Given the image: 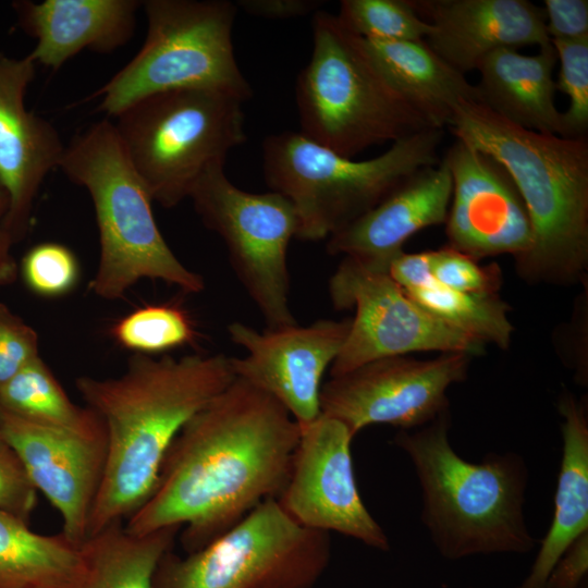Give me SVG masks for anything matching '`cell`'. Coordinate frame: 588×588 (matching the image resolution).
Listing matches in <instances>:
<instances>
[{"label": "cell", "instance_id": "obj_29", "mask_svg": "<svg viewBox=\"0 0 588 588\" xmlns=\"http://www.w3.org/2000/svg\"><path fill=\"white\" fill-rule=\"evenodd\" d=\"M111 335L124 348L145 355L183 346L197 338L187 314L171 304L133 310L113 324Z\"/></svg>", "mask_w": 588, "mask_h": 588}, {"label": "cell", "instance_id": "obj_32", "mask_svg": "<svg viewBox=\"0 0 588 588\" xmlns=\"http://www.w3.org/2000/svg\"><path fill=\"white\" fill-rule=\"evenodd\" d=\"M26 287L42 297H58L71 292L79 278V265L66 246L46 242L29 248L19 267Z\"/></svg>", "mask_w": 588, "mask_h": 588}, {"label": "cell", "instance_id": "obj_9", "mask_svg": "<svg viewBox=\"0 0 588 588\" xmlns=\"http://www.w3.org/2000/svg\"><path fill=\"white\" fill-rule=\"evenodd\" d=\"M147 36L134 58L90 98L117 117L134 102L166 90L210 88L246 101L252 87L235 59L237 12L226 0H147Z\"/></svg>", "mask_w": 588, "mask_h": 588}, {"label": "cell", "instance_id": "obj_25", "mask_svg": "<svg viewBox=\"0 0 588 588\" xmlns=\"http://www.w3.org/2000/svg\"><path fill=\"white\" fill-rule=\"evenodd\" d=\"M84 576L81 546L0 511V588H81Z\"/></svg>", "mask_w": 588, "mask_h": 588}, {"label": "cell", "instance_id": "obj_24", "mask_svg": "<svg viewBox=\"0 0 588 588\" xmlns=\"http://www.w3.org/2000/svg\"><path fill=\"white\" fill-rule=\"evenodd\" d=\"M363 42L389 83L433 127H449L460 105L478 101L475 85L443 61L426 40Z\"/></svg>", "mask_w": 588, "mask_h": 588}, {"label": "cell", "instance_id": "obj_12", "mask_svg": "<svg viewBox=\"0 0 588 588\" xmlns=\"http://www.w3.org/2000/svg\"><path fill=\"white\" fill-rule=\"evenodd\" d=\"M329 295L335 309H355L344 344L330 367L331 377L383 357L416 352L473 357L486 351V344L414 302L385 268L343 257L329 280Z\"/></svg>", "mask_w": 588, "mask_h": 588}, {"label": "cell", "instance_id": "obj_33", "mask_svg": "<svg viewBox=\"0 0 588 588\" xmlns=\"http://www.w3.org/2000/svg\"><path fill=\"white\" fill-rule=\"evenodd\" d=\"M432 274L439 284L463 293H498L502 285L498 264L479 265L448 245L433 250Z\"/></svg>", "mask_w": 588, "mask_h": 588}, {"label": "cell", "instance_id": "obj_19", "mask_svg": "<svg viewBox=\"0 0 588 588\" xmlns=\"http://www.w3.org/2000/svg\"><path fill=\"white\" fill-rule=\"evenodd\" d=\"M430 25L428 46L454 70H477L489 53L551 44L543 9L527 0H412Z\"/></svg>", "mask_w": 588, "mask_h": 588}, {"label": "cell", "instance_id": "obj_38", "mask_svg": "<svg viewBox=\"0 0 588 588\" xmlns=\"http://www.w3.org/2000/svg\"><path fill=\"white\" fill-rule=\"evenodd\" d=\"M433 250L401 252L388 265V273L404 291L422 287L432 281Z\"/></svg>", "mask_w": 588, "mask_h": 588}, {"label": "cell", "instance_id": "obj_34", "mask_svg": "<svg viewBox=\"0 0 588 588\" xmlns=\"http://www.w3.org/2000/svg\"><path fill=\"white\" fill-rule=\"evenodd\" d=\"M39 356L37 332L0 303V387Z\"/></svg>", "mask_w": 588, "mask_h": 588}, {"label": "cell", "instance_id": "obj_18", "mask_svg": "<svg viewBox=\"0 0 588 588\" xmlns=\"http://www.w3.org/2000/svg\"><path fill=\"white\" fill-rule=\"evenodd\" d=\"M35 74L28 56L0 51V187L9 198L4 224L14 243L27 234L39 188L65 149L57 128L25 106Z\"/></svg>", "mask_w": 588, "mask_h": 588}, {"label": "cell", "instance_id": "obj_39", "mask_svg": "<svg viewBox=\"0 0 588 588\" xmlns=\"http://www.w3.org/2000/svg\"><path fill=\"white\" fill-rule=\"evenodd\" d=\"M322 3L319 0H240L236 7L250 15L284 20L315 14Z\"/></svg>", "mask_w": 588, "mask_h": 588}, {"label": "cell", "instance_id": "obj_35", "mask_svg": "<svg viewBox=\"0 0 588 588\" xmlns=\"http://www.w3.org/2000/svg\"><path fill=\"white\" fill-rule=\"evenodd\" d=\"M37 490L12 446L0 434V511L28 522Z\"/></svg>", "mask_w": 588, "mask_h": 588}, {"label": "cell", "instance_id": "obj_2", "mask_svg": "<svg viewBox=\"0 0 588 588\" xmlns=\"http://www.w3.org/2000/svg\"><path fill=\"white\" fill-rule=\"evenodd\" d=\"M231 357L135 353L114 378L81 376L75 387L102 421L107 455L87 538L123 523L150 495L183 426L234 380Z\"/></svg>", "mask_w": 588, "mask_h": 588}, {"label": "cell", "instance_id": "obj_8", "mask_svg": "<svg viewBox=\"0 0 588 588\" xmlns=\"http://www.w3.org/2000/svg\"><path fill=\"white\" fill-rule=\"evenodd\" d=\"M241 98L218 89L180 88L147 96L114 124L151 198L172 208L198 179L246 140Z\"/></svg>", "mask_w": 588, "mask_h": 588}, {"label": "cell", "instance_id": "obj_16", "mask_svg": "<svg viewBox=\"0 0 588 588\" xmlns=\"http://www.w3.org/2000/svg\"><path fill=\"white\" fill-rule=\"evenodd\" d=\"M443 160L452 176L445 220L448 246L479 261L530 249L532 232L524 201L506 169L491 156L456 139Z\"/></svg>", "mask_w": 588, "mask_h": 588}, {"label": "cell", "instance_id": "obj_11", "mask_svg": "<svg viewBox=\"0 0 588 588\" xmlns=\"http://www.w3.org/2000/svg\"><path fill=\"white\" fill-rule=\"evenodd\" d=\"M189 198L204 224L224 242L232 268L268 329L297 324L290 307L287 247L298 219L277 192L248 193L230 182L224 163L211 166Z\"/></svg>", "mask_w": 588, "mask_h": 588}, {"label": "cell", "instance_id": "obj_26", "mask_svg": "<svg viewBox=\"0 0 588 588\" xmlns=\"http://www.w3.org/2000/svg\"><path fill=\"white\" fill-rule=\"evenodd\" d=\"M179 529L133 535L118 523L88 537L81 546L85 561L81 588H152L156 568L172 550Z\"/></svg>", "mask_w": 588, "mask_h": 588}, {"label": "cell", "instance_id": "obj_10", "mask_svg": "<svg viewBox=\"0 0 588 588\" xmlns=\"http://www.w3.org/2000/svg\"><path fill=\"white\" fill-rule=\"evenodd\" d=\"M330 559L329 532L302 526L268 499L204 548L168 551L152 588H314Z\"/></svg>", "mask_w": 588, "mask_h": 588}, {"label": "cell", "instance_id": "obj_30", "mask_svg": "<svg viewBox=\"0 0 588 588\" xmlns=\"http://www.w3.org/2000/svg\"><path fill=\"white\" fill-rule=\"evenodd\" d=\"M336 16L352 33L370 41H420L430 33L412 0H342Z\"/></svg>", "mask_w": 588, "mask_h": 588}, {"label": "cell", "instance_id": "obj_37", "mask_svg": "<svg viewBox=\"0 0 588 588\" xmlns=\"http://www.w3.org/2000/svg\"><path fill=\"white\" fill-rule=\"evenodd\" d=\"M588 571V532L577 538L552 568L546 588H580Z\"/></svg>", "mask_w": 588, "mask_h": 588}, {"label": "cell", "instance_id": "obj_14", "mask_svg": "<svg viewBox=\"0 0 588 588\" xmlns=\"http://www.w3.org/2000/svg\"><path fill=\"white\" fill-rule=\"evenodd\" d=\"M353 439L341 421L322 414L301 429L290 476L277 500L304 527L335 531L387 551L388 536L358 491Z\"/></svg>", "mask_w": 588, "mask_h": 588}, {"label": "cell", "instance_id": "obj_13", "mask_svg": "<svg viewBox=\"0 0 588 588\" xmlns=\"http://www.w3.org/2000/svg\"><path fill=\"white\" fill-rule=\"evenodd\" d=\"M470 359L441 353L430 359L401 355L368 362L322 384L320 413L341 421L353 438L377 424L419 428L449 412L446 391L466 379Z\"/></svg>", "mask_w": 588, "mask_h": 588}, {"label": "cell", "instance_id": "obj_6", "mask_svg": "<svg viewBox=\"0 0 588 588\" xmlns=\"http://www.w3.org/2000/svg\"><path fill=\"white\" fill-rule=\"evenodd\" d=\"M313 53L296 82L301 133L353 158L360 151L436 128L384 77L363 39L336 14L317 11Z\"/></svg>", "mask_w": 588, "mask_h": 588}, {"label": "cell", "instance_id": "obj_31", "mask_svg": "<svg viewBox=\"0 0 588 588\" xmlns=\"http://www.w3.org/2000/svg\"><path fill=\"white\" fill-rule=\"evenodd\" d=\"M560 63L555 89L566 95L569 106L562 112L564 136L586 137L588 130V38L551 40Z\"/></svg>", "mask_w": 588, "mask_h": 588}, {"label": "cell", "instance_id": "obj_5", "mask_svg": "<svg viewBox=\"0 0 588 588\" xmlns=\"http://www.w3.org/2000/svg\"><path fill=\"white\" fill-rule=\"evenodd\" d=\"M59 168L86 188L94 205L100 249L89 283L95 295L119 299L142 279L161 280L191 294L205 289L203 277L185 267L161 235L154 200L112 122L103 119L76 134Z\"/></svg>", "mask_w": 588, "mask_h": 588}, {"label": "cell", "instance_id": "obj_36", "mask_svg": "<svg viewBox=\"0 0 588 588\" xmlns=\"http://www.w3.org/2000/svg\"><path fill=\"white\" fill-rule=\"evenodd\" d=\"M542 9L550 40L588 38L587 0H544Z\"/></svg>", "mask_w": 588, "mask_h": 588}, {"label": "cell", "instance_id": "obj_40", "mask_svg": "<svg viewBox=\"0 0 588 588\" xmlns=\"http://www.w3.org/2000/svg\"><path fill=\"white\" fill-rule=\"evenodd\" d=\"M8 210V195L0 187V287L13 284L19 275V266L12 255L14 242L4 224Z\"/></svg>", "mask_w": 588, "mask_h": 588}, {"label": "cell", "instance_id": "obj_15", "mask_svg": "<svg viewBox=\"0 0 588 588\" xmlns=\"http://www.w3.org/2000/svg\"><path fill=\"white\" fill-rule=\"evenodd\" d=\"M351 321L320 319L306 327L262 332L232 322L229 336L246 351L244 357H231L234 373L275 399L303 429L321 414L322 378L339 355Z\"/></svg>", "mask_w": 588, "mask_h": 588}, {"label": "cell", "instance_id": "obj_41", "mask_svg": "<svg viewBox=\"0 0 588 588\" xmlns=\"http://www.w3.org/2000/svg\"><path fill=\"white\" fill-rule=\"evenodd\" d=\"M584 586V585H583ZM583 586L580 588H583Z\"/></svg>", "mask_w": 588, "mask_h": 588}, {"label": "cell", "instance_id": "obj_28", "mask_svg": "<svg viewBox=\"0 0 588 588\" xmlns=\"http://www.w3.org/2000/svg\"><path fill=\"white\" fill-rule=\"evenodd\" d=\"M428 313L451 327L502 350L510 346L514 326L511 307L498 293H463L434 279L422 287L404 291Z\"/></svg>", "mask_w": 588, "mask_h": 588}, {"label": "cell", "instance_id": "obj_1", "mask_svg": "<svg viewBox=\"0 0 588 588\" xmlns=\"http://www.w3.org/2000/svg\"><path fill=\"white\" fill-rule=\"evenodd\" d=\"M299 438L283 405L236 378L176 434L150 495L125 529L146 535L184 526V551L204 548L280 495Z\"/></svg>", "mask_w": 588, "mask_h": 588}, {"label": "cell", "instance_id": "obj_3", "mask_svg": "<svg viewBox=\"0 0 588 588\" xmlns=\"http://www.w3.org/2000/svg\"><path fill=\"white\" fill-rule=\"evenodd\" d=\"M463 140L500 162L526 207L529 252L515 261L531 283L573 285L588 271V140L529 131L479 101L457 107L449 125Z\"/></svg>", "mask_w": 588, "mask_h": 588}, {"label": "cell", "instance_id": "obj_4", "mask_svg": "<svg viewBox=\"0 0 588 588\" xmlns=\"http://www.w3.org/2000/svg\"><path fill=\"white\" fill-rule=\"evenodd\" d=\"M450 413L411 430L394 444L412 461L421 489V520L449 560L476 554L526 553L537 540L524 513L528 469L514 452L480 463L461 457L449 441Z\"/></svg>", "mask_w": 588, "mask_h": 588}, {"label": "cell", "instance_id": "obj_20", "mask_svg": "<svg viewBox=\"0 0 588 588\" xmlns=\"http://www.w3.org/2000/svg\"><path fill=\"white\" fill-rule=\"evenodd\" d=\"M452 176L442 159L400 184L370 211L327 238L330 255H343L388 269L417 232L445 223Z\"/></svg>", "mask_w": 588, "mask_h": 588}, {"label": "cell", "instance_id": "obj_17", "mask_svg": "<svg viewBox=\"0 0 588 588\" xmlns=\"http://www.w3.org/2000/svg\"><path fill=\"white\" fill-rule=\"evenodd\" d=\"M0 434L16 452L36 490L59 512L61 534L82 546L103 476L106 437L42 426L1 409Z\"/></svg>", "mask_w": 588, "mask_h": 588}, {"label": "cell", "instance_id": "obj_23", "mask_svg": "<svg viewBox=\"0 0 588 588\" xmlns=\"http://www.w3.org/2000/svg\"><path fill=\"white\" fill-rule=\"evenodd\" d=\"M558 409L563 418L562 460L550 528L527 577L517 588H546L555 563L568 547L588 532V414L584 400L564 392Z\"/></svg>", "mask_w": 588, "mask_h": 588}, {"label": "cell", "instance_id": "obj_22", "mask_svg": "<svg viewBox=\"0 0 588 588\" xmlns=\"http://www.w3.org/2000/svg\"><path fill=\"white\" fill-rule=\"evenodd\" d=\"M556 61L552 44L536 54H523L513 48L489 53L477 68L478 101L512 124L564 136L562 112L554 103Z\"/></svg>", "mask_w": 588, "mask_h": 588}, {"label": "cell", "instance_id": "obj_7", "mask_svg": "<svg viewBox=\"0 0 588 588\" xmlns=\"http://www.w3.org/2000/svg\"><path fill=\"white\" fill-rule=\"evenodd\" d=\"M444 130L426 128L392 143L367 160L343 157L301 132L268 136L264 173L271 191L286 197L297 215L296 237H330L381 203L417 171L440 162Z\"/></svg>", "mask_w": 588, "mask_h": 588}, {"label": "cell", "instance_id": "obj_27", "mask_svg": "<svg viewBox=\"0 0 588 588\" xmlns=\"http://www.w3.org/2000/svg\"><path fill=\"white\" fill-rule=\"evenodd\" d=\"M0 409L42 426L106 437L100 418L71 401L40 356L0 387Z\"/></svg>", "mask_w": 588, "mask_h": 588}, {"label": "cell", "instance_id": "obj_21", "mask_svg": "<svg viewBox=\"0 0 588 588\" xmlns=\"http://www.w3.org/2000/svg\"><path fill=\"white\" fill-rule=\"evenodd\" d=\"M136 0H20L12 3L17 24L36 40L27 54L52 70L85 49L109 53L133 36Z\"/></svg>", "mask_w": 588, "mask_h": 588}]
</instances>
